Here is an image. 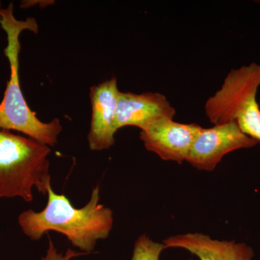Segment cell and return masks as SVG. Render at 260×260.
<instances>
[{"label":"cell","instance_id":"6da1fadb","mask_svg":"<svg viewBox=\"0 0 260 260\" xmlns=\"http://www.w3.org/2000/svg\"><path fill=\"white\" fill-rule=\"evenodd\" d=\"M47 206L42 211L25 210L19 215L22 232L32 241L42 239L48 232L64 235L83 252H91L98 241L107 239L114 225L112 210L99 203L100 189L96 186L90 199L82 208H76L64 194H56L51 185L47 189Z\"/></svg>","mask_w":260,"mask_h":260},{"label":"cell","instance_id":"7a4b0ae2","mask_svg":"<svg viewBox=\"0 0 260 260\" xmlns=\"http://www.w3.org/2000/svg\"><path fill=\"white\" fill-rule=\"evenodd\" d=\"M14 5L0 10V25L7 34L8 44L5 54L9 61L10 78L7 83L4 97L0 103V129L17 131L48 146H54L62 131L60 120L57 118L50 122H43L38 119L24 98L19 79L20 36L23 30L37 34L39 26L32 18L17 20L13 14Z\"/></svg>","mask_w":260,"mask_h":260},{"label":"cell","instance_id":"3957f363","mask_svg":"<svg viewBox=\"0 0 260 260\" xmlns=\"http://www.w3.org/2000/svg\"><path fill=\"white\" fill-rule=\"evenodd\" d=\"M50 147L28 137L0 129V199H34V188L47 194L51 185Z\"/></svg>","mask_w":260,"mask_h":260},{"label":"cell","instance_id":"277c9868","mask_svg":"<svg viewBox=\"0 0 260 260\" xmlns=\"http://www.w3.org/2000/svg\"><path fill=\"white\" fill-rule=\"evenodd\" d=\"M260 64L232 70L221 88L205 104V113L215 125L236 121L244 134L260 142V107L256 96Z\"/></svg>","mask_w":260,"mask_h":260},{"label":"cell","instance_id":"5b68a950","mask_svg":"<svg viewBox=\"0 0 260 260\" xmlns=\"http://www.w3.org/2000/svg\"><path fill=\"white\" fill-rule=\"evenodd\" d=\"M259 142L243 133L236 121L203 128L191 147L186 161L198 170L213 172L228 153L250 148Z\"/></svg>","mask_w":260,"mask_h":260},{"label":"cell","instance_id":"8992f818","mask_svg":"<svg viewBox=\"0 0 260 260\" xmlns=\"http://www.w3.org/2000/svg\"><path fill=\"white\" fill-rule=\"evenodd\" d=\"M202 129L198 124H182L170 118H160L141 129L140 138L148 151L157 154L162 160L182 164L186 161Z\"/></svg>","mask_w":260,"mask_h":260},{"label":"cell","instance_id":"52a82bcc","mask_svg":"<svg viewBox=\"0 0 260 260\" xmlns=\"http://www.w3.org/2000/svg\"><path fill=\"white\" fill-rule=\"evenodd\" d=\"M119 94L116 78L90 88L92 112L88 140L93 151L108 150L115 143L116 110Z\"/></svg>","mask_w":260,"mask_h":260},{"label":"cell","instance_id":"ba28073f","mask_svg":"<svg viewBox=\"0 0 260 260\" xmlns=\"http://www.w3.org/2000/svg\"><path fill=\"white\" fill-rule=\"evenodd\" d=\"M176 110L162 94L120 92L116 106L115 127L137 126L140 130L160 118L174 119Z\"/></svg>","mask_w":260,"mask_h":260},{"label":"cell","instance_id":"9c48e42d","mask_svg":"<svg viewBox=\"0 0 260 260\" xmlns=\"http://www.w3.org/2000/svg\"><path fill=\"white\" fill-rule=\"evenodd\" d=\"M166 248H181L200 260H251L254 255L250 246L234 241H219L200 233L178 234L164 241Z\"/></svg>","mask_w":260,"mask_h":260},{"label":"cell","instance_id":"30bf717a","mask_svg":"<svg viewBox=\"0 0 260 260\" xmlns=\"http://www.w3.org/2000/svg\"><path fill=\"white\" fill-rule=\"evenodd\" d=\"M167 249L164 243L154 242L145 234L135 242L132 260H159L162 251Z\"/></svg>","mask_w":260,"mask_h":260},{"label":"cell","instance_id":"8fae6325","mask_svg":"<svg viewBox=\"0 0 260 260\" xmlns=\"http://www.w3.org/2000/svg\"><path fill=\"white\" fill-rule=\"evenodd\" d=\"M85 254H87L86 253L74 251L70 248L67 249L64 253L59 252L52 240L49 239V247H48L47 253L41 260H72L74 258L78 257V256L85 255Z\"/></svg>","mask_w":260,"mask_h":260},{"label":"cell","instance_id":"7c38bea8","mask_svg":"<svg viewBox=\"0 0 260 260\" xmlns=\"http://www.w3.org/2000/svg\"><path fill=\"white\" fill-rule=\"evenodd\" d=\"M3 9V8H2V3L0 2V10Z\"/></svg>","mask_w":260,"mask_h":260}]
</instances>
